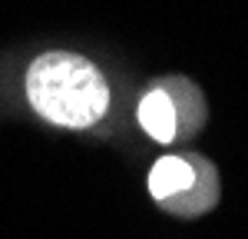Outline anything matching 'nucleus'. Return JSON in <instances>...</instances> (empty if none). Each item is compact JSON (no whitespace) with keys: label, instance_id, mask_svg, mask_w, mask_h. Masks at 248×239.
<instances>
[{"label":"nucleus","instance_id":"obj_1","mask_svg":"<svg viewBox=\"0 0 248 239\" xmlns=\"http://www.w3.org/2000/svg\"><path fill=\"white\" fill-rule=\"evenodd\" d=\"M27 100L53 126L90 130L109 110V83L93 60L50 50L27 67Z\"/></svg>","mask_w":248,"mask_h":239},{"label":"nucleus","instance_id":"obj_2","mask_svg":"<svg viewBox=\"0 0 248 239\" xmlns=\"http://www.w3.org/2000/svg\"><path fill=\"white\" fill-rule=\"evenodd\" d=\"M153 199L175 216H202L218 203V176L202 156H162L149 170Z\"/></svg>","mask_w":248,"mask_h":239},{"label":"nucleus","instance_id":"obj_3","mask_svg":"<svg viewBox=\"0 0 248 239\" xmlns=\"http://www.w3.org/2000/svg\"><path fill=\"white\" fill-rule=\"evenodd\" d=\"M139 126L162 146L179 143V139H189L202 130V120H205V103L199 86L189 80L169 77L162 83L149 86L142 100H139Z\"/></svg>","mask_w":248,"mask_h":239}]
</instances>
